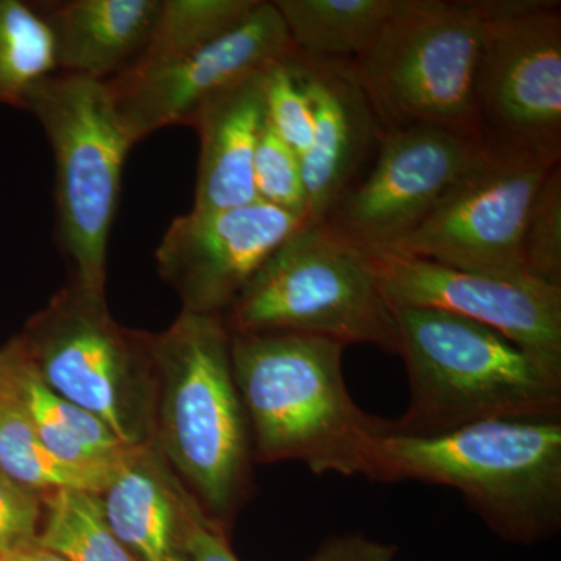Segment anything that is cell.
<instances>
[{"label": "cell", "instance_id": "cell-28", "mask_svg": "<svg viewBox=\"0 0 561 561\" xmlns=\"http://www.w3.org/2000/svg\"><path fill=\"white\" fill-rule=\"evenodd\" d=\"M176 501L181 561H239L228 541L227 527L210 518L180 481H176Z\"/></svg>", "mask_w": 561, "mask_h": 561}, {"label": "cell", "instance_id": "cell-7", "mask_svg": "<svg viewBox=\"0 0 561 561\" xmlns=\"http://www.w3.org/2000/svg\"><path fill=\"white\" fill-rule=\"evenodd\" d=\"M55 162L58 245L70 284L105 297L106 254L133 144L103 81L55 72L28 92Z\"/></svg>", "mask_w": 561, "mask_h": 561}, {"label": "cell", "instance_id": "cell-26", "mask_svg": "<svg viewBox=\"0 0 561 561\" xmlns=\"http://www.w3.org/2000/svg\"><path fill=\"white\" fill-rule=\"evenodd\" d=\"M291 58L265 72V121L275 135L301 158L312 142L313 108Z\"/></svg>", "mask_w": 561, "mask_h": 561}, {"label": "cell", "instance_id": "cell-9", "mask_svg": "<svg viewBox=\"0 0 561 561\" xmlns=\"http://www.w3.org/2000/svg\"><path fill=\"white\" fill-rule=\"evenodd\" d=\"M485 32L474 110L486 146L561 162V9L545 0H478Z\"/></svg>", "mask_w": 561, "mask_h": 561}, {"label": "cell", "instance_id": "cell-27", "mask_svg": "<svg viewBox=\"0 0 561 561\" xmlns=\"http://www.w3.org/2000/svg\"><path fill=\"white\" fill-rule=\"evenodd\" d=\"M253 179L257 201L306 220L301 158L275 135L267 121L254 153Z\"/></svg>", "mask_w": 561, "mask_h": 561}, {"label": "cell", "instance_id": "cell-21", "mask_svg": "<svg viewBox=\"0 0 561 561\" xmlns=\"http://www.w3.org/2000/svg\"><path fill=\"white\" fill-rule=\"evenodd\" d=\"M122 459L103 465L70 463L60 459L39 440L24 413L0 398V471L24 489L38 494L58 490L99 494L108 485Z\"/></svg>", "mask_w": 561, "mask_h": 561}, {"label": "cell", "instance_id": "cell-12", "mask_svg": "<svg viewBox=\"0 0 561 561\" xmlns=\"http://www.w3.org/2000/svg\"><path fill=\"white\" fill-rule=\"evenodd\" d=\"M289 32L273 2L205 46L171 60L130 68L105 81L133 146L172 125H187L203 103L294 57Z\"/></svg>", "mask_w": 561, "mask_h": 561}, {"label": "cell", "instance_id": "cell-29", "mask_svg": "<svg viewBox=\"0 0 561 561\" xmlns=\"http://www.w3.org/2000/svg\"><path fill=\"white\" fill-rule=\"evenodd\" d=\"M41 516V494L24 489L0 471V561L36 541Z\"/></svg>", "mask_w": 561, "mask_h": 561}, {"label": "cell", "instance_id": "cell-31", "mask_svg": "<svg viewBox=\"0 0 561 561\" xmlns=\"http://www.w3.org/2000/svg\"><path fill=\"white\" fill-rule=\"evenodd\" d=\"M3 561H68L62 559L58 553L49 551V549L43 548L38 542H32V545L25 546L20 551L11 553Z\"/></svg>", "mask_w": 561, "mask_h": 561}, {"label": "cell", "instance_id": "cell-1", "mask_svg": "<svg viewBox=\"0 0 561 561\" xmlns=\"http://www.w3.org/2000/svg\"><path fill=\"white\" fill-rule=\"evenodd\" d=\"M346 346L316 335L231 334V367L262 461L371 479L389 420L362 411L343 376Z\"/></svg>", "mask_w": 561, "mask_h": 561}, {"label": "cell", "instance_id": "cell-20", "mask_svg": "<svg viewBox=\"0 0 561 561\" xmlns=\"http://www.w3.org/2000/svg\"><path fill=\"white\" fill-rule=\"evenodd\" d=\"M295 51L321 61H353L370 49L400 0H275Z\"/></svg>", "mask_w": 561, "mask_h": 561}, {"label": "cell", "instance_id": "cell-23", "mask_svg": "<svg viewBox=\"0 0 561 561\" xmlns=\"http://www.w3.org/2000/svg\"><path fill=\"white\" fill-rule=\"evenodd\" d=\"M55 72L49 28L32 2L0 0V103L25 110L32 88Z\"/></svg>", "mask_w": 561, "mask_h": 561}, {"label": "cell", "instance_id": "cell-18", "mask_svg": "<svg viewBox=\"0 0 561 561\" xmlns=\"http://www.w3.org/2000/svg\"><path fill=\"white\" fill-rule=\"evenodd\" d=\"M176 481L149 442L128 449L98 494L110 529L139 561H181Z\"/></svg>", "mask_w": 561, "mask_h": 561}, {"label": "cell", "instance_id": "cell-16", "mask_svg": "<svg viewBox=\"0 0 561 561\" xmlns=\"http://www.w3.org/2000/svg\"><path fill=\"white\" fill-rule=\"evenodd\" d=\"M49 28L57 72L110 81L138 60L161 0L32 2Z\"/></svg>", "mask_w": 561, "mask_h": 561}, {"label": "cell", "instance_id": "cell-2", "mask_svg": "<svg viewBox=\"0 0 561 561\" xmlns=\"http://www.w3.org/2000/svg\"><path fill=\"white\" fill-rule=\"evenodd\" d=\"M151 381L150 432L225 527L250 485L251 434L219 316L181 312L161 334L142 332Z\"/></svg>", "mask_w": 561, "mask_h": 561}, {"label": "cell", "instance_id": "cell-15", "mask_svg": "<svg viewBox=\"0 0 561 561\" xmlns=\"http://www.w3.org/2000/svg\"><path fill=\"white\" fill-rule=\"evenodd\" d=\"M291 61L313 108L312 142L301 157L306 220L321 225L357 183L381 128L348 61L311 60L297 51Z\"/></svg>", "mask_w": 561, "mask_h": 561}, {"label": "cell", "instance_id": "cell-13", "mask_svg": "<svg viewBox=\"0 0 561 561\" xmlns=\"http://www.w3.org/2000/svg\"><path fill=\"white\" fill-rule=\"evenodd\" d=\"M364 251L391 308L437 309L476 321L561 376V289L531 279L459 271L390 251Z\"/></svg>", "mask_w": 561, "mask_h": 561}, {"label": "cell", "instance_id": "cell-8", "mask_svg": "<svg viewBox=\"0 0 561 561\" xmlns=\"http://www.w3.org/2000/svg\"><path fill=\"white\" fill-rule=\"evenodd\" d=\"M16 339L50 390L98 416L124 445L149 443L151 381L142 332L111 319L105 297L69 284Z\"/></svg>", "mask_w": 561, "mask_h": 561}, {"label": "cell", "instance_id": "cell-19", "mask_svg": "<svg viewBox=\"0 0 561 561\" xmlns=\"http://www.w3.org/2000/svg\"><path fill=\"white\" fill-rule=\"evenodd\" d=\"M0 398L16 405L39 440L70 463H113L131 448L98 416L65 400L41 381L18 339L0 351Z\"/></svg>", "mask_w": 561, "mask_h": 561}, {"label": "cell", "instance_id": "cell-25", "mask_svg": "<svg viewBox=\"0 0 561 561\" xmlns=\"http://www.w3.org/2000/svg\"><path fill=\"white\" fill-rule=\"evenodd\" d=\"M527 278L561 289V162L535 192L522 236Z\"/></svg>", "mask_w": 561, "mask_h": 561}, {"label": "cell", "instance_id": "cell-17", "mask_svg": "<svg viewBox=\"0 0 561 561\" xmlns=\"http://www.w3.org/2000/svg\"><path fill=\"white\" fill-rule=\"evenodd\" d=\"M264 76L213 95L187 122L201 139L192 209H230L257 202L253 162L265 125Z\"/></svg>", "mask_w": 561, "mask_h": 561}, {"label": "cell", "instance_id": "cell-3", "mask_svg": "<svg viewBox=\"0 0 561 561\" xmlns=\"http://www.w3.org/2000/svg\"><path fill=\"white\" fill-rule=\"evenodd\" d=\"M371 481L449 486L504 540H548L561 527V419L489 420L434 437L386 434Z\"/></svg>", "mask_w": 561, "mask_h": 561}, {"label": "cell", "instance_id": "cell-5", "mask_svg": "<svg viewBox=\"0 0 561 561\" xmlns=\"http://www.w3.org/2000/svg\"><path fill=\"white\" fill-rule=\"evenodd\" d=\"M230 334L316 335L400 351L393 308L370 257L323 224L290 236L221 317Z\"/></svg>", "mask_w": 561, "mask_h": 561}, {"label": "cell", "instance_id": "cell-24", "mask_svg": "<svg viewBox=\"0 0 561 561\" xmlns=\"http://www.w3.org/2000/svg\"><path fill=\"white\" fill-rule=\"evenodd\" d=\"M257 3L260 0H161L149 43L130 68L158 65L205 46L241 24Z\"/></svg>", "mask_w": 561, "mask_h": 561}, {"label": "cell", "instance_id": "cell-6", "mask_svg": "<svg viewBox=\"0 0 561 561\" xmlns=\"http://www.w3.org/2000/svg\"><path fill=\"white\" fill-rule=\"evenodd\" d=\"M483 32L478 2L400 0L370 49L348 61L381 131L431 125L482 140L474 80Z\"/></svg>", "mask_w": 561, "mask_h": 561}, {"label": "cell", "instance_id": "cell-30", "mask_svg": "<svg viewBox=\"0 0 561 561\" xmlns=\"http://www.w3.org/2000/svg\"><path fill=\"white\" fill-rule=\"evenodd\" d=\"M397 546L370 540L359 534L337 535L321 542L308 561H394Z\"/></svg>", "mask_w": 561, "mask_h": 561}, {"label": "cell", "instance_id": "cell-22", "mask_svg": "<svg viewBox=\"0 0 561 561\" xmlns=\"http://www.w3.org/2000/svg\"><path fill=\"white\" fill-rule=\"evenodd\" d=\"M44 522L36 542L68 561H139L110 529L98 494L58 490L41 494Z\"/></svg>", "mask_w": 561, "mask_h": 561}, {"label": "cell", "instance_id": "cell-14", "mask_svg": "<svg viewBox=\"0 0 561 561\" xmlns=\"http://www.w3.org/2000/svg\"><path fill=\"white\" fill-rule=\"evenodd\" d=\"M306 220L264 202L194 210L169 225L157 249L162 278L186 312L219 316Z\"/></svg>", "mask_w": 561, "mask_h": 561}, {"label": "cell", "instance_id": "cell-10", "mask_svg": "<svg viewBox=\"0 0 561 561\" xmlns=\"http://www.w3.org/2000/svg\"><path fill=\"white\" fill-rule=\"evenodd\" d=\"M556 164L560 162L486 146L482 160L430 216L381 251L465 272L529 279L522 260L524 224L535 192Z\"/></svg>", "mask_w": 561, "mask_h": 561}, {"label": "cell", "instance_id": "cell-4", "mask_svg": "<svg viewBox=\"0 0 561 561\" xmlns=\"http://www.w3.org/2000/svg\"><path fill=\"white\" fill-rule=\"evenodd\" d=\"M411 386L387 434L434 437L502 419H561V376L500 332L453 313L393 308Z\"/></svg>", "mask_w": 561, "mask_h": 561}, {"label": "cell", "instance_id": "cell-11", "mask_svg": "<svg viewBox=\"0 0 561 561\" xmlns=\"http://www.w3.org/2000/svg\"><path fill=\"white\" fill-rule=\"evenodd\" d=\"M485 151L483 140L448 128L381 131L370 173L323 225L362 250L390 249L430 216Z\"/></svg>", "mask_w": 561, "mask_h": 561}]
</instances>
